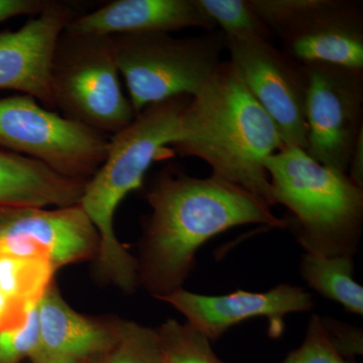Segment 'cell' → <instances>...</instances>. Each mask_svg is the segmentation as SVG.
I'll return each mask as SVG.
<instances>
[{
  "instance_id": "15",
  "label": "cell",
  "mask_w": 363,
  "mask_h": 363,
  "mask_svg": "<svg viewBox=\"0 0 363 363\" xmlns=\"http://www.w3.org/2000/svg\"><path fill=\"white\" fill-rule=\"evenodd\" d=\"M286 54L301 64H327L363 70V21L359 4L348 1L335 13L281 38Z\"/></svg>"
},
{
  "instance_id": "25",
  "label": "cell",
  "mask_w": 363,
  "mask_h": 363,
  "mask_svg": "<svg viewBox=\"0 0 363 363\" xmlns=\"http://www.w3.org/2000/svg\"><path fill=\"white\" fill-rule=\"evenodd\" d=\"M45 0H0V23L21 16H37L44 9Z\"/></svg>"
},
{
  "instance_id": "24",
  "label": "cell",
  "mask_w": 363,
  "mask_h": 363,
  "mask_svg": "<svg viewBox=\"0 0 363 363\" xmlns=\"http://www.w3.org/2000/svg\"><path fill=\"white\" fill-rule=\"evenodd\" d=\"M322 321L332 344L343 357L354 360L357 355H362L363 337L360 329L327 318H322Z\"/></svg>"
},
{
  "instance_id": "18",
  "label": "cell",
  "mask_w": 363,
  "mask_h": 363,
  "mask_svg": "<svg viewBox=\"0 0 363 363\" xmlns=\"http://www.w3.org/2000/svg\"><path fill=\"white\" fill-rule=\"evenodd\" d=\"M56 271L47 260L0 255V291L30 309L39 304L52 285Z\"/></svg>"
},
{
  "instance_id": "6",
  "label": "cell",
  "mask_w": 363,
  "mask_h": 363,
  "mask_svg": "<svg viewBox=\"0 0 363 363\" xmlns=\"http://www.w3.org/2000/svg\"><path fill=\"white\" fill-rule=\"evenodd\" d=\"M55 109L104 133H118L136 116L124 94L111 37L62 33L51 68Z\"/></svg>"
},
{
  "instance_id": "21",
  "label": "cell",
  "mask_w": 363,
  "mask_h": 363,
  "mask_svg": "<svg viewBox=\"0 0 363 363\" xmlns=\"http://www.w3.org/2000/svg\"><path fill=\"white\" fill-rule=\"evenodd\" d=\"M157 331L164 363H226L212 350L211 341L190 324L168 320Z\"/></svg>"
},
{
  "instance_id": "8",
  "label": "cell",
  "mask_w": 363,
  "mask_h": 363,
  "mask_svg": "<svg viewBox=\"0 0 363 363\" xmlns=\"http://www.w3.org/2000/svg\"><path fill=\"white\" fill-rule=\"evenodd\" d=\"M304 67L307 154L324 166L347 173L363 133V70L327 65Z\"/></svg>"
},
{
  "instance_id": "3",
  "label": "cell",
  "mask_w": 363,
  "mask_h": 363,
  "mask_svg": "<svg viewBox=\"0 0 363 363\" xmlns=\"http://www.w3.org/2000/svg\"><path fill=\"white\" fill-rule=\"evenodd\" d=\"M191 97L150 105L109 140L104 164L86 184L79 203L99 235V272L126 292L135 288L138 264L117 240L114 216L124 198L142 188L147 169L177 138Z\"/></svg>"
},
{
  "instance_id": "11",
  "label": "cell",
  "mask_w": 363,
  "mask_h": 363,
  "mask_svg": "<svg viewBox=\"0 0 363 363\" xmlns=\"http://www.w3.org/2000/svg\"><path fill=\"white\" fill-rule=\"evenodd\" d=\"M173 306L211 342L218 340L231 327L264 317L269 335L279 338L285 329V317L313 309L311 295L300 286L279 285L264 293L238 290L222 296H206L179 289L157 298Z\"/></svg>"
},
{
  "instance_id": "28",
  "label": "cell",
  "mask_w": 363,
  "mask_h": 363,
  "mask_svg": "<svg viewBox=\"0 0 363 363\" xmlns=\"http://www.w3.org/2000/svg\"><path fill=\"white\" fill-rule=\"evenodd\" d=\"M30 362H32V363H49V362H45L44 359H42V358H40V357L30 358Z\"/></svg>"
},
{
  "instance_id": "23",
  "label": "cell",
  "mask_w": 363,
  "mask_h": 363,
  "mask_svg": "<svg viewBox=\"0 0 363 363\" xmlns=\"http://www.w3.org/2000/svg\"><path fill=\"white\" fill-rule=\"evenodd\" d=\"M281 363H353L346 359L334 347L322 321L313 315L307 333L300 347L289 353Z\"/></svg>"
},
{
  "instance_id": "13",
  "label": "cell",
  "mask_w": 363,
  "mask_h": 363,
  "mask_svg": "<svg viewBox=\"0 0 363 363\" xmlns=\"http://www.w3.org/2000/svg\"><path fill=\"white\" fill-rule=\"evenodd\" d=\"M188 28L215 30L217 26L197 0H116L76 16L65 32L113 37L125 33L178 32Z\"/></svg>"
},
{
  "instance_id": "22",
  "label": "cell",
  "mask_w": 363,
  "mask_h": 363,
  "mask_svg": "<svg viewBox=\"0 0 363 363\" xmlns=\"http://www.w3.org/2000/svg\"><path fill=\"white\" fill-rule=\"evenodd\" d=\"M38 305L28 310L21 323L0 331V363H20L39 350Z\"/></svg>"
},
{
  "instance_id": "9",
  "label": "cell",
  "mask_w": 363,
  "mask_h": 363,
  "mask_svg": "<svg viewBox=\"0 0 363 363\" xmlns=\"http://www.w3.org/2000/svg\"><path fill=\"white\" fill-rule=\"evenodd\" d=\"M226 50L229 63L276 124L285 147L307 150V80L302 64L269 40L226 39Z\"/></svg>"
},
{
  "instance_id": "5",
  "label": "cell",
  "mask_w": 363,
  "mask_h": 363,
  "mask_svg": "<svg viewBox=\"0 0 363 363\" xmlns=\"http://www.w3.org/2000/svg\"><path fill=\"white\" fill-rule=\"evenodd\" d=\"M119 74L136 116L171 98L194 96L222 63L226 39L221 30L199 37L169 33H125L111 37Z\"/></svg>"
},
{
  "instance_id": "16",
  "label": "cell",
  "mask_w": 363,
  "mask_h": 363,
  "mask_svg": "<svg viewBox=\"0 0 363 363\" xmlns=\"http://www.w3.org/2000/svg\"><path fill=\"white\" fill-rule=\"evenodd\" d=\"M86 184L0 147V207L74 206L80 203Z\"/></svg>"
},
{
  "instance_id": "26",
  "label": "cell",
  "mask_w": 363,
  "mask_h": 363,
  "mask_svg": "<svg viewBox=\"0 0 363 363\" xmlns=\"http://www.w3.org/2000/svg\"><path fill=\"white\" fill-rule=\"evenodd\" d=\"M30 309L16 304L0 291V331L21 323Z\"/></svg>"
},
{
  "instance_id": "19",
  "label": "cell",
  "mask_w": 363,
  "mask_h": 363,
  "mask_svg": "<svg viewBox=\"0 0 363 363\" xmlns=\"http://www.w3.org/2000/svg\"><path fill=\"white\" fill-rule=\"evenodd\" d=\"M88 363H164L159 334L135 322L119 321L111 347Z\"/></svg>"
},
{
  "instance_id": "7",
  "label": "cell",
  "mask_w": 363,
  "mask_h": 363,
  "mask_svg": "<svg viewBox=\"0 0 363 363\" xmlns=\"http://www.w3.org/2000/svg\"><path fill=\"white\" fill-rule=\"evenodd\" d=\"M0 147L88 182L106 157V135L50 111L30 95L0 98Z\"/></svg>"
},
{
  "instance_id": "10",
  "label": "cell",
  "mask_w": 363,
  "mask_h": 363,
  "mask_svg": "<svg viewBox=\"0 0 363 363\" xmlns=\"http://www.w3.org/2000/svg\"><path fill=\"white\" fill-rule=\"evenodd\" d=\"M98 247L96 228L80 204L0 207V255L44 259L58 269L90 259Z\"/></svg>"
},
{
  "instance_id": "12",
  "label": "cell",
  "mask_w": 363,
  "mask_h": 363,
  "mask_svg": "<svg viewBox=\"0 0 363 363\" xmlns=\"http://www.w3.org/2000/svg\"><path fill=\"white\" fill-rule=\"evenodd\" d=\"M70 4L47 1L44 9L16 32L0 33V89L30 95L55 109L51 68L62 33L76 18Z\"/></svg>"
},
{
  "instance_id": "1",
  "label": "cell",
  "mask_w": 363,
  "mask_h": 363,
  "mask_svg": "<svg viewBox=\"0 0 363 363\" xmlns=\"http://www.w3.org/2000/svg\"><path fill=\"white\" fill-rule=\"evenodd\" d=\"M152 207L143 240L140 281L155 297L182 289L196 252L233 227L286 228L272 208L233 184L211 175L196 178L164 171L147 193Z\"/></svg>"
},
{
  "instance_id": "27",
  "label": "cell",
  "mask_w": 363,
  "mask_h": 363,
  "mask_svg": "<svg viewBox=\"0 0 363 363\" xmlns=\"http://www.w3.org/2000/svg\"><path fill=\"white\" fill-rule=\"evenodd\" d=\"M348 177L359 187L363 188V133H360L353 150L348 166Z\"/></svg>"
},
{
  "instance_id": "2",
  "label": "cell",
  "mask_w": 363,
  "mask_h": 363,
  "mask_svg": "<svg viewBox=\"0 0 363 363\" xmlns=\"http://www.w3.org/2000/svg\"><path fill=\"white\" fill-rule=\"evenodd\" d=\"M169 147L209 164L212 175L238 186L269 208L276 205L264 166L285 149L276 124L229 62H222L190 101Z\"/></svg>"
},
{
  "instance_id": "14",
  "label": "cell",
  "mask_w": 363,
  "mask_h": 363,
  "mask_svg": "<svg viewBox=\"0 0 363 363\" xmlns=\"http://www.w3.org/2000/svg\"><path fill=\"white\" fill-rule=\"evenodd\" d=\"M38 318L40 344L33 357L49 363L91 362L111 347L119 324V321H101L76 312L54 284L38 304Z\"/></svg>"
},
{
  "instance_id": "20",
  "label": "cell",
  "mask_w": 363,
  "mask_h": 363,
  "mask_svg": "<svg viewBox=\"0 0 363 363\" xmlns=\"http://www.w3.org/2000/svg\"><path fill=\"white\" fill-rule=\"evenodd\" d=\"M203 11L220 26L227 40H269L271 30L250 6V0H197Z\"/></svg>"
},
{
  "instance_id": "4",
  "label": "cell",
  "mask_w": 363,
  "mask_h": 363,
  "mask_svg": "<svg viewBox=\"0 0 363 363\" xmlns=\"http://www.w3.org/2000/svg\"><path fill=\"white\" fill-rule=\"evenodd\" d=\"M274 203L307 253L335 257L357 252L363 227V188L347 173L315 161L306 150L285 147L264 162Z\"/></svg>"
},
{
  "instance_id": "17",
  "label": "cell",
  "mask_w": 363,
  "mask_h": 363,
  "mask_svg": "<svg viewBox=\"0 0 363 363\" xmlns=\"http://www.w3.org/2000/svg\"><path fill=\"white\" fill-rule=\"evenodd\" d=\"M352 257L306 253L301 262V274L308 285L325 298L335 301L348 312L362 316L363 288L353 278Z\"/></svg>"
}]
</instances>
